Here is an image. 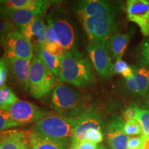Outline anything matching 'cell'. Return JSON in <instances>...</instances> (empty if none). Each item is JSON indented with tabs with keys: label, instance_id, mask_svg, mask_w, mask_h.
I'll list each match as a JSON object with an SVG mask.
<instances>
[{
	"label": "cell",
	"instance_id": "6da1fadb",
	"mask_svg": "<svg viewBox=\"0 0 149 149\" xmlns=\"http://www.w3.org/2000/svg\"><path fill=\"white\" fill-rule=\"evenodd\" d=\"M58 81L85 88L95 81L92 66L88 58L75 48L65 51L61 56V68Z\"/></svg>",
	"mask_w": 149,
	"mask_h": 149
},
{
	"label": "cell",
	"instance_id": "7a4b0ae2",
	"mask_svg": "<svg viewBox=\"0 0 149 149\" xmlns=\"http://www.w3.org/2000/svg\"><path fill=\"white\" fill-rule=\"evenodd\" d=\"M75 118L64 115H50L35 123L33 132L53 140L68 141L73 135Z\"/></svg>",
	"mask_w": 149,
	"mask_h": 149
},
{
	"label": "cell",
	"instance_id": "3957f363",
	"mask_svg": "<svg viewBox=\"0 0 149 149\" xmlns=\"http://www.w3.org/2000/svg\"><path fill=\"white\" fill-rule=\"evenodd\" d=\"M55 76L46 67L40 57L34 54L30 66L28 91L37 100L47 96L53 90Z\"/></svg>",
	"mask_w": 149,
	"mask_h": 149
},
{
	"label": "cell",
	"instance_id": "277c9868",
	"mask_svg": "<svg viewBox=\"0 0 149 149\" xmlns=\"http://www.w3.org/2000/svg\"><path fill=\"white\" fill-rule=\"evenodd\" d=\"M83 28L91 42H108L117 31L115 12L98 14L80 19Z\"/></svg>",
	"mask_w": 149,
	"mask_h": 149
},
{
	"label": "cell",
	"instance_id": "5b68a950",
	"mask_svg": "<svg viewBox=\"0 0 149 149\" xmlns=\"http://www.w3.org/2000/svg\"><path fill=\"white\" fill-rule=\"evenodd\" d=\"M80 99L79 93L73 87L60 84L53 89L51 99V107L55 111L61 113L69 111L78 113Z\"/></svg>",
	"mask_w": 149,
	"mask_h": 149
},
{
	"label": "cell",
	"instance_id": "8992f818",
	"mask_svg": "<svg viewBox=\"0 0 149 149\" xmlns=\"http://www.w3.org/2000/svg\"><path fill=\"white\" fill-rule=\"evenodd\" d=\"M87 51L93 67L100 77L109 79L114 74V64L107 43L91 42Z\"/></svg>",
	"mask_w": 149,
	"mask_h": 149
},
{
	"label": "cell",
	"instance_id": "52a82bcc",
	"mask_svg": "<svg viewBox=\"0 0 149 149\" xmlns=\"http://www.w3.org/2000/svg\"><path fill=\"white\" fill-rule=\"evenodd\" d=\"M7 111L12 118L21 125L36 122L52 115L51 111L42 109L33 102L19 100L13 104Z\"/></svg>",
	"mask_w": 149,
	"mask_h": 149
},
{
	"label": "cell",
	"instance_id": "ba28073f",
	"mask_svg": "<svg viewBox=\"0 0 149 149\" xmlns=\"http://www.w3.org/2000/svg\"><path fill=\"white\" fill-rule=\"evenodd\" d=\"M0 45L4 49L6 55H14L29 61L32 60L34 56L31 42L18 30L8 33Z\"/></svg>",
	"mask_w": 149,
	"mask_h": 149
},
{
	"label": "cell",
	"instance_id": "9c48e42d",
	"mask_svg": "<svg viewBox=\"0 0 149 149\" xmlns=\"http://www.w3.org/2000/svg\"><path fill=\"white\" fill-rule=\"evenodd\" d=\"M75 118V126L72 135L71 144L83 141L85 139V134L91 128H103V119L101 113L97 108L91 107L79 113Z\"/></svg>",
	"mask_w": 149,
	"mask_h": 149
},
{
	"label": "cell",
	"instance_id": "30bf717a",
	"mask_svg": "<svg viewBox=\"0 0 149 149\" xmlns=\"http://www.w3.org/2000/svg\"><path fill=\"white\" fill-rule=\"evenodd\" d=\"M127 17L140 29L142 35L149 36V1L128 0L127 1Z\"/></svg>",
	"mask_w": 149,
	"mask_h": 149
},
{
	"label": "cell",
	"instance_id": "8fae6325",
	"mask_svg": "<svg viewBox=\"0 0 149 149\" xmlns=\"http://www.w3.org/2000/svg\"><path fill=\"white\" fill-rule=\"evenodd\" d=\"M8 71L15 81L24 91H28L29 88V77L31 61L14 55H3Z\"/></svg>",
	"mask_w": 149,
	"mask_h": 149
},
{
	"label": "cell",
	"instance_id": "7c38bea8",
	"mask_svg": "<svg viewBox=\"0 0 149 149\" xmlns=\"http://www.w3.org/2000/svg\"><path fill=\"white\" fill-rule=\"evenodd\" d=\"M124 122L120 117L112 118L107 128V140L111 149H127L129 136L124 130Z\"/></svg>",
	"mask_w": 149,
	"mask_h": 149
},
{
	"label": "cell",
	"instance_id": "4fadbf2b",
	"mask_svg": "<svg viewBox=\"0 0 149 149\" xmlns=\"http://www.w3.org/2000/svg\"><path fill=\"white\" fill-rule=\"evenodd\" d=\"M133 68V75L125 79V87L132 94L145 95L149 91V67L141 64Z\"/></svg>",
	"mask_w": 149,
	"mask_h": 149
},
{
	"label": "cell",
	"instance_id": "5bb4252c",
	"mask_svg": "<svg viewBox=\"0 0 149 149\" xmlns=\"http://www.w3.org/2000/svg\"><path fill=\"white\" fill-rule=\"evenodd\" d=\"M42 15L35 11L26 10V9H17L0 6V17L10 22L19 31L37 17Z\"/></svg>",
	"mask_w": 149,
	"mask_h": 149
},
{
	"label": "cell",
	"instance_id": "9a60e30c",
	"mask_svg": "<svg viewBox=\"0 0 149 149\" xmlns=\"http://www.w3.org/2000/svg\"><path fill=\"white\" fill-rule=\"evenodd\" d=\"M53 28L57 43L64 51H71L74 48V32L72 26L64 18L53 19Z\"/></svg>",
	"mask_w": 149,
	"mask_h": 149
},
{
	"label": "cell",
	"instance_id": "2e32d148",
	"mask_svg": "<svg viewBox=\"0 0 149 149\" xmlns=\"http://www.w3.org/2000/svg\"><path fill=\"white\" fill-rule=\"evenodd\" d=\"M29 133L19 130L0 132V149H31Z\"/></svg>",
	"mask_w": 149,
	"mask_h": 149
},
{
	"label": "cell",
	"instance_id": "e0dca14e",
	"mask_svg": "<svg viewBox=\"0 0 149 149\" xmlns=\"http://www.w3.org/2000/svg\"><path fill=\"white\" fill-rule=\"evenodd\" d=\"M46 28L44 19L41 17H37L19 30V32L29 39L33 48L40 47L46 42Z\"/></svg>",
	"mask_w": 149,
	"mask_h": 149
},
{
	"label": "cell",
	"instance_id": "ac0fdd59",
	"mask_svg": "<svg viewBox=\"0 0 149 149\" xmlns=\"http://www.w3.org/2000/svg\"><path fill=\"white\" fill-rule=\"evenodd\" d=\"M79 19L98 14L115 12V8L111 3L100 0H86L79 1L77 8Z\"/></svg>",
	"mask_w": 149,
	"mask_h": 149
},
{
	"label": "cell",
	"instance_id": "d6986e66",
	"mask_svg": "<svg viewBox=\"0 0 149 149\" xmlns=\"http://www.w3.org/2000/svg\"><path fill=\"white\" fill-rule=\"evenodd\" d=\"M50 2L45 0H1L0 6L17 9H26L35 11L41 15L47 10Z\"/></svg>",
	"mask_w": 149,
	"mask_h": 149
},
{
	"label": "cell",
	"instance_id": "ffe728a7",
	"mask_svg": "<svg viewBox=\"0 0 149 149\" xmlns=\"http://www.w3.org/2000/svg\"><path fill=\"white\" fill-rule=\"evenodd\" d=\"M132 35V32L127 33H120L117 32L111 37L108 42L107 45L111 57L116 61L122 59L128 47Z\"/></svg>",
	"mask_w": 149,
	"mask_h": 149
},
{
	"label": "cell",
	"instance_id": "44dd1931",
	"mask_svg": "<svg viewBox=\"0 0 149 149\" xmlns=\"http://www.w3.org/2000/svg\"><path fill=\"white\" fill-rule=\"evenodd\" d=\"M29 145L31 149H67L68 141L53 140L44 138L33 132L29 133Z\"/></svg>",
	"mask_w": 149,
	"mask_h": 149
},
{
	"label": "cell",
	"instance_id": "7402d4cb",
	"mask_svg": "<svg viewBox=\"0 0 149 149\" xmlns=\"http://www.w3.org/2000/svg\"><path fill=\"white\" fill-rule=\"evenodd\" d=\"M34 53L40 57L46 67L53 72L55 77H58L61 68V57L51 55L45 49L44 46L35 47Z\"/></svg>",
	"mask_w": 149,
	"mask_h": 149
},
{
	"label": "cell",
	"instance_id": "603a6c76",
	"mask_svg": "<svg viewBox=\"0 0 149 149\" xmlns=\"http://www.w3.org/2000/svg\"><path fill=\"white\" fill-rule=\"evenodd\" d=\"M18 100V97L10 87L6 85L0 87V109L7 111L13 104Z\"/></svg>",
	"mask_w": 149,
	"mask_h": 149
},
{
	"label": "cell",
	"instance_id": "cb8c5ba5",
	"mask_svg": "<svg viewBox=\"0 0 149 149\" xmlns=\"http://www.w3.org/2000/svg\"><path fill=\"white\" fill-rule=\"evenodd\" d=\"M19 126L22 125L12 118L8 111L0 109V132Z\"/></svg>",
	"mask_w": 149,
	"mask_h": 149
},
{
	"label": "cell",
	"instance_id": "d4e9b609",
	"mask_svg": "<svg viewBox=\"0 0 149 149\" xmlns=\"http://www.w3.org/2000/svg\"><path fill=\"white\" fill-rule=\"evenodd\" d=\"M113 70H114V74H122L125 79H130L133 75V66H130L125 61L122 59L115 61Z\"/></svg>",
	"mask_w": 149,
	"mask_h": 149
},
{
	"label": "cell",
	"instance_id": "484cf974",
	"mask_svg": "<svg viewBox=\"0 0 149 149\" xmlns=\"http://www.w3.org/2000/svg\"><path fill=\"white\" fill-rule=\"evenodd\" d=\"M124 130L125 133L128 136H134V135H142V130L141 127L136 120H127L124 122Z\"/></svg>",
	"mask_w": 149,
	"mask_h": 149
},
{
	"label": "cell",
	"instance_id": "4316f807",
	"mask_svg": "<svg viewBox=\"0 0 149 149\" xmlns=\"http://www.w3.org/2000/svg\"><path fill=\"white\" fill-rule=\"evenodd\" d=\"M136 120L138 121L142 130V135H149V110L140 109Z\"/></svg>",
	"mask_w": 149,
	"mask_h": 149
},
{
	"label": "cell",
	"instance_id": "83f0119b",
	"mask_svg": "<svg viewBox=\"0 0 149 149\" xmlns=\"http://www.w3.org/2000/svg\"><path fill=\"white\" fill-rule=\"evenodd\" d=\"M104 139V133L102 129L91 128L86 132L84 140L90 141L95 144H100Z\"/></svg>",
	"mask_w": 149,
	"mask_h": 149
},
{
	"label": "cell",
	"instance_id": "f1b7e54d",
	"mask_svg": "<svg viewBox=\"0 0 149 149\" xmlns=\"http://www.w3.org/2000/svg\"><path fill=\"white\" fill-rule=\"evenodd\" d=\"M140 111V109L136 104H131L126 108L123 112V118L126 121L136 120Z\"/></svg>",
	"mask_w": 149,
	"mask_h": 149
},
{
	"label": "cell",
	"instance_id": "f546056e",
	"mask_svg": "<svg viewBox=\"0 0 149 149\" xmlns=\"http://www.w3.org/2000/svg\"><path fill=\"white\" fill-rule=\"evenodd\" d=\"M69 149H106L103 145H98L88 140H83L71 144Z\"/></svg>",
	"mask_w": 149,
	"mask_h": 149
},
{
	"label": "cell",
	"instance_id": "4dcf8cb0",
	"mask_svg": "<svg viewBox=\"0 0 149 149\" xmlns=\"http://www.w3.org/2000/svg\"><path fill=\"white\" fill-rule=\"evenodd\" d=\"M47 23L48 26L46 28V42L58 44L57 43V37H56L55 30H54L53 28V17L51 15L47 16Z\"/></svg>",
	"mask_w": 149,
	"mask_h": 149
},
{
	"label": "cell",
	"instance_id": "1f68e13d",
	"mask_svg": "<svg viewBox=\"0 0 149 149\" xmlns=\"http://www.w3.org/2000/svg\"><path fill=\"white\" fill-rule=\"evenodd\" d=\"M17 29L10 22L0 17V44L8 33L15 31Z\"/></svg>",
	"mask_w": 149,
	"mask_h": 149
},
{
	"label": "cell",
	"instance_id": "d6a6232c",
	"mask_svg": "<svg viewBox=\"0 0 149 149\" xmlns=\"http://www.w3.org/2000/svg\"><path fill=\"white\" fill-rule=\"evenodd\" d=\"M45 49L48 52H49L51 55H55L57 57H61L62 54L65 51L62 48L59 46L58 44H55V43H49L46 42L44 46Z\"/></svg>",
	"mask_w": 149,
	"mask_h": 149
},
{
	"label": "cell",
	"instance_id": "836d02e7",
	"mask_svg": "<svg viewBox=\"0 0 149 149\" xmlns=\"http://www.w3.org/2000/svg\"><path fill=\"white\" fill-rule=\"evenodd\" d=\"M144 136H137L129 138L127 149H144Z\"/></svg>",
	"mask_w": 149,
	"mask_h": 149
},
{
	"label": "cell",
	"instance_id": "e575fe53",
	"mask_svg": "<svg viewBox=\"0 0 149 149\" xmlns=\"http://www.w3.org/2000/svg\"><path fill=\"white\" fill-rule=\"evenodd\" d=\"M140 55L141 64L149 67V37L143 42L141 46Z\"/></svg>",
	"mask_w": 149,
	"mask_h": 149
},
{
	"label": "cell",
	"instance_id": "d590c367",
	"mask_svg": "<svg viewBox=\"0 0 149 149\" xmlns=\"http://www.w3.org/2000/svg\"><path fill=\"white\" fill-rule=\"evenodd\" d=\"M8 68L4 57L0 59V87L5 85L8 76Z\"/></svg>",
	"mask_w": 149,
	"mask_h": 149
},
{
	"label": "cell",
	"instance_id": "8d00e7d4",
	"mask_svg": "<svg viewBox=\"0 0 149 149\" xmlns=\"http://www.w3.org/2000/svg\"><path fill=\"white\" fill-rule=\"evenodd\" d=\"M144 149H149V135L144 136Z\"/></svg>",
	"mask_w": 149,
	"mask_h": 149
},
{
	"label": "cell",
	"instance_id": "74e56055",
	"mask_svg": "<svg viewBox=\"0 0 149 149\" xmlns=\"http://www.w3.org/2000/svg\"><path fill=\"white\" fill-rule=\"evenodd\" d=\"M145 102H146V104L149 109V91L146 95V100H145Z\"/></svg>",
	"mask_w": 149,
	"mask_h": 149
}]
</instances>
